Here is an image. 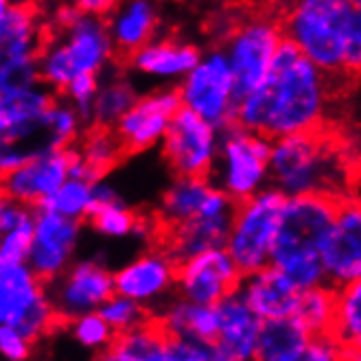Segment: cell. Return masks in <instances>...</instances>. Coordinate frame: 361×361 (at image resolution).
Returning a JSON list of instances; mask_svg holds the SVG:
<instances>
[{
    "label": "cell",
    "mask_w": 361,
    "mask_h": 361,
    "mask_svg": "<svg viewBox=\"0 0 361 361\" xmlns=\"http://www.w3.org/2000/svg\"><path fill=\"white\" fill-rule=\"evenodd\" d=\"M326 110L329 73L285 39L265 81L239 101L237 123L276 140L317 132Z\"/></svg>",
    "instance_id": "obj_1"
},
{
    "label": "cell",
    "mask_w": 361,
    "mask_h": 361,
    "mask_svg": "<svg viewBox=\"0 0 361 361\" xmlns=\"http://www.w3.org/2000/svg\"><path fill=\"white\" fill-rule=\"evenodd\" d=\"M55 35L39 51V79L55 92H63L79 75H103L110 71L116 47L101 16H88L63 3L55 13Z\"/></svg>",
    "instance_id": "obj_2"
},
{
    "label": "cell",
    "mask_w": 361,
    "mask_h": 361,
    "mask_svg": "<svg viewBox=\"0 0 361 361\" xmlns=\"http://www.w3.org/2000/svg\"><path fill=\"white\" fill-rule=\"evenodd\" d=\"M339 206L337 195L311 193L287 197L271 265L283 269L300 289L326 283L322 252Z\"/></svg>",
    "instance_id": "obj_3"
},
{
    "label": "cell",
    "mask_w": 361,
    "mask_h": 361,
    "mask_svg": "<svg viewBox=\"0 0 361 361\" xmlns=\"http://www.w3.org/2000/svg\"><path fill=\"white\" fill-rule=\"evenodd\" d=\"M357 7L350 0H291L283 13L285 37L329 75L346 73Z\"/></svg>",
    "instance_id": "obj_4"
},
{
    "label": "cell",
    "mask_w": 361,
    "mask_h": 361,
    "mask_svg": "<svg viewBox=\"0 0 361 361\" xmlns=\"http://www.w3.org/2000/svg\"><path fill=\"white\" fill-rule=\"evenodd\" d=\"M271 186L287 197L329 193L344 180V169L317 132L291 134L271 142Z\"/></svg>",
    "instance_id": "obj_5"
},
{
    "label": "cell",
    "mask_w": 361,
    "mask_h": 361,
    "mask_svg": "<svg viewBox=\"0 0 361 361\" xmlns=\"http://www.w3.org/2000/svg\"><path fill=\"white\" fill-rule=\"evenodd\" d=\"M285 39L283 18L269 11L245 16L226 33L221 49L235 73L239 101L265 81Z\"/></svg>",
    "instance_id": "obj_6"
},
{
    "label": "cell",
    "mask_w": 361,
    "mask_h": 361,
    "mask_svg": "<svg viewBox=\"0 0 361 361\" xmlns=\"http://www.w3.org/2000/svg\"><path fill=\"white\" fill-rule=\"evenodd\" d=\"M285 202L287 195L281 188L267 186L237 204L226 247L243 274L271 265V250L279 237Z\"/></svg>",
    "instance_id": "obj_7"
},
{
    "label": "cell",
    "mask_w": 361,
    "mask_h": 361,
    "mask_svg": "<svg viewBox=\"0 0 361 361\" xmlns=\"http://www.w3.org/2000/svg\"><path fill=\"white\" fill-rule=\"evenodd\" d=\"M271 138L235 123L221 132L212 182L237 204L271 186Z\"/></svg>",
    "instance_id": "obj_8"
},
{
    "label": "cell",
    "mask_w": 361,
    "mask_h": 361,
    "mask_svg": "<svg viewBox=\"0 0 361 361\" xmlns=\"http://www.w3.org/2000/svg\"><path fill=\"white\" fill-rule=\"evenodd\" d=\"M0 324L20 331L35 344L63 326L47 283L29 263H0Z\"/></svg>",
    "instance_id": "obj_9"
},
{
    "label": "cell",
    "mask_w": 361,
    "mask_h": 361,
    "mask_svg": "<svg viewBox=\"0 0 361 361\" xmlns=\"http://www.w3.org/2000/svg\"><path fill=\"white\" fill-rule=\"evenodd\" d=\"M178 92L182 108L193 110L202 118L217 125L221 132L237 123V79L224 49L202 53L197 66L178 83Z\"/></svg>",
    "instance_id": "obj_10"
},
{
    "label": "cell",
    "mask_w": 361,
    "mask_h": 361,
    "mask_svg": "<svg viewBox=\"0 0 361 361\" xmlns=\"http://www.w3.org/2000/svg\"><path fill=\"white\" fill-rule=\"evenodd\" d=\"M221 147V130L188 108H180L160 145L164 162L176 176L210 178Z\"/></svg>",
    "instance_id": "obj_11"
},
{
    "label": "cell",
    "mask_w": 361,
    "mask_h": 361,
    "mask_svg": "<svg viewBox=\"0 0 361 361\" xmlns=\"http://www.w3.org/2000/svg\"><path fill=\"white\" fill-rule=\"evenodd\" d=\"M47 287L61 324L83 313L99 311L116 293L114 269L101 259H77Z\"/></svg>",
    "instance_id": "obj_12"
},
{
    "label": "cell",
    "mask_w": 361,
    "mask_h": 361,
    "mask_svg": "<svg viewBox=\"0 0 361 361\" xmlns=\"http://www.w3.org/2000/svg\"><path fill=\"white\" fill-rule=\"evenodd\" d=\"M114 287L116 293L156 313L176 295L178 261L164 245L149 247L114 269Z\"/></svg>",
    "instance_id": "obj_13"
},
{
    "label": "cell",
    "mask_w": 361,
    "mask_h": 361,
    "mask_svg": "<svg viewBox=\"0 0 361 361\" xmlns=\"http://www.w3.org/2000/svg\"><path fill=\"white\" fill-rule=\"evenodd\" d=\"M180 108L182 99L178 88L160 86L152 92L140 94L125 116L114 125V134L125 154H140L160 147Z\"/></svg>",
    "instance_id": "obj_14"
},
{
    "label": "cell",
    "mask_w": 361,
    "mask_h": 361,
    "mask_svg": "<svg viewBox=\"0 0 361 361\" xmlns=\"http://www.w3.org/2000/svg\"><path fill=\"white\" fill-rule=\"evenodd\" d=\"M237 202L212 182V178L176 176L160 197L158 224L166 230L200 217H232Z\"/></svg>",
    "instance_id": "obj_15"
},
{
    "label": "cell",
    "mask_w": 361,
    "mask_h": 361,
    "mask_svg": "<svg viewBox=\"0 0 361 361\" xmlns=\"http://www.w3.org/2000/svg\"><path fill=\"white\" fill-rule=\"evenodd\" d=\"M243 271L228 247H212L178 263L176 293L190 302L219 305L226 295L237 291Z\"/></svg>",
    "instance_id": "obj_16"
},
{
    "label": "cell",
    "mask_w": 361,
    "mask_h": 361,
    "mask_svg": "<svg viewBox=\"0 0 361 361\" xmlns=\"http://www.w3.org/2000/svg\"><path fill=\"white\" fill-rule=\"evenodd\" d=\"M55 99V90L42 81L0 90V142H27L37 154L47 152L42 130Z\"/></svg>",
    "instance_id": "obj_17"
},
{
    "label": "cell",
    "mask_w": 361,
    "mask_h": 361,
    "mask_svg": "<svg viewBox=\"0 0 361 361\" xmlns=\"http://www.w3.org/2000/svg\"><path fill=\"white\" fill-rule=\"evenodd\" d=\"M81 235V221L57 215V212L42 206L35 208L33 245L27 263L44 283L55 281L77 261L75 257Z\"/></svg>",
    "instance_id": "obj_18"
},
{
    "label": "cell",
    "mask_w": 361,
    "mask_h": 361,
    "mask_svg": "<svg viewBox=\"0 0 361 361\" xmlns=\"http://www.w3.org/2000/svg\"><path fill=\"white\" fill-rule=\"evenodd\" d=\"M73 160L75 147L39 152L23 166L3 173V195L39 208L71 178Z\"/></svg>",
    "instance_id": "obj_19"
},
{
    "label": "cell",
    "mask_w": 361,
    "mask_h": 361,
    "mask_svg": "<svg viewBox=\"0 0 361 361\" xmlns=\"http://www.w3.org/2000/svg\"><path fill=\"white\" fill-rule=\"evenodd\" d=\"M326 283L335 289L361 276V200H339L322 252Z\"/></svg>",
    "instance_id": "obj_20"
},
{
    "label": "cell",
    "mask_w": 361,
    "mask_h": 361,
    "mask_svg": "<svg viewBox=\"0 0 361 361\" xmlns=\"http://www.w3.org/2000/svg\"><path fill=\"white\" fill-rule=\"evenodd\" d=\"M200 59L202 51L190 42L156 37L127 57V66H130V73L138 75L140 79L169 86V83H180L197 66Z\"/></svg>",
    "instance_id": "obj_21"
},
{
    "label": "cell",
    "mask_w": 361,
    "mask_h": 361,
    "mask_svg": "<svg viewBox=\"0 0 361 361\" xmlns=\"http://www.w3.org/2000/svg\"><path fill=\"white\" fill-rule=\"evenodd\" d=\"M219 331L215 344L228 357V361H254L257 359L263 317L254 311L241 291H232L217 305Z\"/></svg>",
    "instance_id": "obj_22"
},
{
    "label": "cell",
    "mask_w": 361,
    "mask_h": 361,
    "mask_svg": "<svg viewBox=\"0 0 361 361\" xmlns=\"http://www.w3.org/2000/svg\"><path fill=\"white\" fill-rule=\"evenodd\" d=\"M239 291L263 320H279V317H289L295 313L302 289L283 269L267 265L245 274Z\"/></svg>",
    "instance_id": "obj_23"
},
{
    "label": "cell",
    "mask_w": 361,
    "mask_h": 361,
    "mask_svg": "<svg viewBox=\"0 0 361 361\" xmlns=\"http://www.w3.org/2000/svg\"><path fill=\"white\" fill-rule=\"evenodd\" d=\"M105 20H108L116 53L130 57L132 53L158 37V0H121Z\"/></svg>",
    "instance_id": "obj_24"
},
{
    "label": "cell",
    "mask_w": 361,
    "mask_h": 361,
    "mask_svg": "<svg viewBox=\"0 0 361 361\" xmlns=\"http://www.w3.org/2000/svg\"><path fill=\"white\" fill-rule=\"evenodd\" d=\"M44 42L42 18L31 3H0V57H39Z\"/></svg>",
    "instance_id": "obj_25"
},
{
    "label": "cell",
    "mask_w": 361,
    "mask_h": 361,
    "mask_svg": "<svg viewBox=\"0 0 361 361\" xmlns=\"http://www.w3.org/2000/svg\"><path fill=\"white\" fill-rule=\"evenodd\" d=\"M154 317L171 339H200V342H215L217 339V305L190 302L176 293L171 300L164 302L154 313Z\"/></svg>",
    "instance_id": "obj_26"
},
{
    "label": "cell",
    "mask_w": 361,
    "mask_h": 361,
    "mask_svg": "<svg viewBox=\"0 0 361 361\" xmlns=\"http://www.w3.org/2000/svg\"><path fill=\"white\" fill-rule=\"evenodd\" d=\"M230 226L232 217H200L182 226L162 230V245L171 252V257L178 263H182L206 250L224 247L228 243Z\"/></svg>",
    "instance_id": "obj_27"
},
{
    "label": "cell",
    "mask_w": 361,
    "mask_h": 361,
    "mask_svg": "<svg viewBox=\"0 0 361 361\" xmlns=\"http://www.w3.org/2000/svg\"><path fill=\"white\" fill-rule=\"evenodd\" d=\"M169 337L156 317L149 322L116 335L114 344L97 355V361H169Z\"/></svg>",
    "instance_id": "obj_28"
},
{
    "label": "cell",
    "mask_w": 361,
    "mask_h": 361,
    "mask_svg": "<svg viewBox=\"0 0 361 361\" xmlns=\"http://www.w3.org/2000/svg\"><path fill=\"white\" fill-rule=\"evenodd\" d=\"M311 331L295 315L265 320L254 361H293L311 342Z\"/></svg>",
    "instance_id": "obj_29"
},
{
    "label": "cell",
    "mask_w": 361,
    "mask_h": 361,
    "mask_svg": "<svg viewBox=\"0 0 361 361\" xmlns=\"http://www.w3.org/2000/svg\"><path fill=\"white\" fill-rule=\"evenodd\" d=\"M88 221L97 235L105 239H116V241L130 239V237L149 241L156 232V226L152 221L142 219L140 215H136V212L123 202V197L94 206Z\"/></svg>",
    "instance_id": "obj_30"
},
{
    "label": "cell",
    "mask_w": 361,
    "mask_h": 361,
    "mask_svg": "<svg viewBox=\"0 0 361 361\" xmlns=\"http://www.w3.org/2000/svg\"><path fill=\"white\" fill-rule=\"evenodd\" d=\"M138 97L140 94L134 86V81L125 73L105 71L101 75V86L92 108L90 125L114 130V125L125 116V112L132 108Z\"/></svg>",
    "instance_id": "obj_31"
},
{
    "label": "cell",
    "mask_w": 361,
    "mask_h": 361,
    "mask_svg": "<svg viewBox=\"0 0 361 361\" xmlns=\"http://www.w3.org/2000/svg\"><path fill=\"white\" fill-rule=\"evenodd\" d=\"M335 311H337V289L324 283L300 291L293 315L311 331V335H326L333 333Z\"/></svg>",
    "instance_id": "obj_32"
},
{
    "label": "cell",
    "mask_w": 361,
    "mask_h": 361,
    "mask_svg": "<svg viewBox=\"0 0 361 361\" xmlns=\"http://www.w3.org/2000/svg\"><path fill=\"white\" fill-rule=\"evenodd\" d=\"M57 215H63L75 221H88L94 208V182L81 176H71L55 193L42 204Z\"/></svg>",
    "instance_id": "obj_33"
},
{
    "label": "cell",
    "mask_w": 361,
    "mask_h": 361,
    "mask_svg": "<svg viewBox=\"0 0 361 361\" xmlns=\"http://www.w3.org/2000/svg\"><path fill=\"white\" fill-rule=\"evenodd\" d=\"M333 335L346 350L361 348V276L337 289Z\"/></svg>",
    "instance_id": "obj_34"
},
{
    "label": "cell",
    "mask_w": 361,
    "mask_h": 361,
    "mask_svg": "<svg viewBox=\"0 0 361 361\" xmlns=\"http://www.w3.org/2000/svg\"><path fill=\"white\" fill-rule=\"evenodd\" d=\"M75 149L79 158L83 160V164H86L97 178H103V173H108L116 164L121 154H125L114 130H105V127H94V125H92V130L81 138V142Z\"/></svg>",
    "instance_id": "obj_35"
},
{
    "label": "cell",
    "mask_w": 361,
    "mask_h": 361,
    "mask_svg": "<svg viewBox=\"0 0 361 361\" xmlns=\"http://www.w3.org/2000/svg\"><path fill=\"white\" fill-rule=\"evenodd\" d=\"M83 116L77 112V108L66 99H55L51 110L44 118V130H42V138H44L47 149H66L73 147V142L83 132Z\"/></svg>",
    "instance_id": "obj_36"
},
{
    "label": "cell",
    "mask_w": 361,
    "mask_h": 361,
    "mask_svg": "<svg viewBox=\"0 0 361 361\" xmlns=\"http://www.w3.org/2000/svg\"><path fill=\"white\" fill-rule=\"evenodd\" d=\"M71 335L73 342L94 355H101L103 350H108L114 339H116V331L108 324V320L101 315V311H92V313H83L75 320L63 324Z\"/></svg>",
    "instance_id": "obj_37"
},
{
    "label": "cell",
    "mask_w": 361,
    "mask_h": 361,
    "mask_svg": "<svg viewBox=\"0 0 361 361\" xmlns=\"http://www.w3.org/2000/svg\"><path fill=\"white\" fill-rule=\"evenodd\" d=\"M99 311L105 320H108V324L116 331V335L138 329L154 317V311H149L140 302L127 298V295H121V293H114Z\"/></svg>",
    "instance_id": "obj_38"
},
{
    "label": "cell",
    "mask_w": 361,
    "mask_h": 361,
    "mask_svg": "<svg viewBox=\"0 0 361 361\" xmlns=\"http://www.w3.org/2000/svg\"><path fill=\"white\" fill-rule=\"evenodd\" d=\"M35 217L0 232V263H27L33 245Z\"/></svg>",
    "instance_id": "obj_39"
},
{
    "label": "cell",
    "mask_w": 361,
    "mask_h": 361,
    "mask_svg": "<svg viewBox=\"0 0 361 361\" xmlns=\"http://www.w3.org/2000/svg\"><path fill=\"white\" fill-rule=\"evenodd\" d=\"M39 79L37 57H0V90L31 86Z\"/></svg>",
    "instance_id": "obj_40"
},
{
    "label": "cell",
    "mask_w": 361,
    "mask_h": 361,
    "mask_svg": "<svg viewBox=\"0 0 361 361\" xmlns=\"http://www.w3.org/2000/svg\"><path fill=\"white\" fill-rule=\"evenodd\" d=\"M99 86H101V75H79L63 88L61 97L75 105L77 112L83 116V121L90 123L92 108H94V101L99 94Z\"/></svg>",
    "instance_id": "obj_41"
},
{
    "label": "cell",
    "mask_w": 361,
    "mask_h": 361,
    "mask_svg": "<svg viewBox=\"0 0 361 361\" xmlns=\"http://www.w3.org/2000/svg\"><path fill=\"white\" fill-rule=\"evenodd\" d=\"M169 361H228L215 342L200 339H171L169 344Z\"/></svg>",
    "instance_id": "obj_42"
},
{
    "label": "cell",
    "mask_w": 361,
    "mask_h": 361,
    "mask_svg": "<svg viewBox=\"0 0 361 361\" xmlns=\"http://www.w3.org/2000/svg\"><path fill=\"white\" fill-rule=\"evenodd\" d=\"M346 348L339 344V339L333 333L313 335L307 348L293 361H344Z\"/></svg>",
    "instance_id": "obj_43"
},
{
    "label": "cell",
    "mask_w": 361,
    "mask_h": 361,
    "mask_svg": "<svg viewBox=\"0 0 361 361\" xmlns=\"http://www.w3.org/2000/svg\"><path fill=\"white\" fill-rule=\"evenodd\" d=\"M35 342L20 331L0 324V355L5 361H31Z\"/></svg>",
    "instance_id": "obj_44"
},
{
    "label": "cell",
    "mask_w": 361,
    "mask_h": 361,
    "mask_svg": "<svg viewBox=\"0 0 361 361\" xmlns=\"http://www.w3.org/2000/svg\"><path fill=\"white\" fill-rule=\"evenodd\" d=\"M33 156H37V152L27 142H0V169H3V173L23 166Z\"/></svg>",
    "instance_id": "obj_45"
},
{
    "label": "cell",
    "mask_w": 361,
    "mask_h": 361,
    "mask_svg": "<svg viewBox=\"0 0 361 361\" xmlns=\"http://www.w3.org/2000/svg\"><path fill=\"white\" fill-rule=\"evenodd\" d=\"M346 73L361 75V9H357L353 35H350V47H348V63Z\"/></svg>",
    "instance_id": "obj_46"
},
{
    "label": "cell",
    "mask_w": 361,
    "mask_h": 361,
    "mask_svg": "<svg viewBox=\"0 0 361 361\" xmlns=\"http://www.w3.org/2000/svg\"><path fill=\"white\" fill-rule=\"evenodd\" d=\"M66 3L73 5L75 9H79L81 13L108 18L121 0H66Z\"/></svg>",
    "instance_id": "obj_47"
},
{
    "label": "cell",
    "mask_w": 361,
    "mask_h": 361,
    "mask_svg": "<svg viewBox=\"0 0 361 361\" xmlns=\"http://www.w3.org/2000/svg\"><path fill=\"white\" fill-rule=\"evenodd\" d=\"M344 361H361V348H350L346 350V359Z\"/></svg>",
    "instance_id": "obj_48"
},
{
    "label": "cell",
    "mask_w": 361,
    "mask_h": 361,
    "mask_svg": "<svg viewBox=\"0 0 361 361\" xmlns=\"http://www.w3.org/2000/svg\"><path fill=\"white\" fill-rule=\"evenodd\" d=\"M350 3H353V5H355L357 9H361V0H350Z\"/></svg>",
    "instance_id": "obj_49"
}]
</instances>
